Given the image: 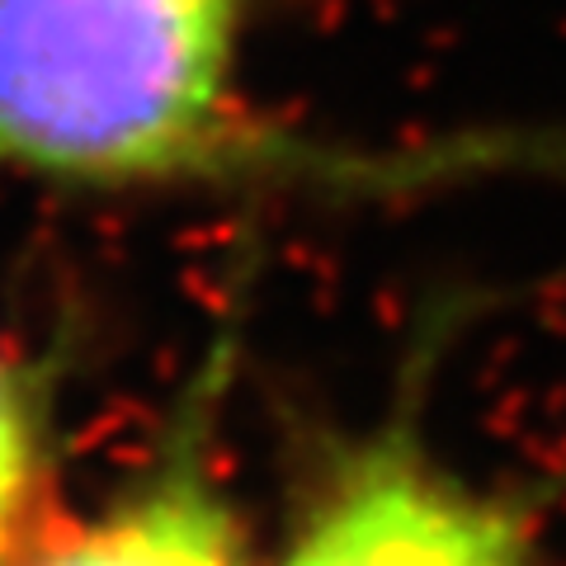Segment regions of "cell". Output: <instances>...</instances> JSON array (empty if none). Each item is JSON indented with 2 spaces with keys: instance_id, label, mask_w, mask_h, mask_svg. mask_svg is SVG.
<instances>
[{
  "instance_id": "6da1fadb",
  "label": "cell",
  "mask_w": 566,
  "mask_h": 566,
  "mask_svg": "<svg viewBox=\"0 0 566 566\" xmlns=\"http://www.w3.org/2000/svg\"><path fill=\"white\" fill-rule=\"evenodd\" d=\"M264 0H0V175L62 193L392 199L510 166L534 142L359 147L251 91Z\"/></svg>"
},
{
  "instance_id": "7a4b0ae2",
  "label": "cell",
  "mask_w": 566,
  "mask_h": 566,
  "mask_svg": "<svg viewBox=\"0 0 566 566\" xmlns=\"http://www.w3.org/2000/svg\"><path fill=\"white\" fill-rule=\"evenodd\" d=\"M444 331H424L392 406L297 458L289 515L260 566H547V491L495 486L439 453L424 387Z\"/></svg>"
},
{
  "instance_id": "3957f363",
  "label": "cell",
  "mask_w": 566,
  "mask_h": 566,
  "mask_svg": "<svg viewBox=\"0 0 566 566\" xmlns=\"http://www.w3.org/2000/svg\"><path fill=\"white\" fill-rule=\"evenodd\" d=\"M241 359V289L147 458L81 515H48L14 566H260L227 472L222 416Z\"/></svg>"
},
{
  "instance_id": "277c9868",
  "label": "cell",
  "mask_w": 566,
  "mask_h": 566,
  "mask_svg": "<svg viewBox=\"0 0 566 566\" xmlns=\"http://www.w3.org/2000/svg\"><path fill=\"white\" fill-rule=\"evenodd\" d=\"M52 515L48 378L0 345V566H14Z\"/></svg>"
}]
</instances>
